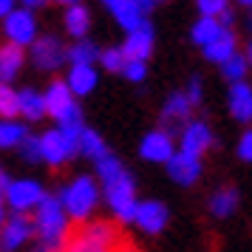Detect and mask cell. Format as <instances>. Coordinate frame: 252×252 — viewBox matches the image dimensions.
<instances>
[{
  "label": "cell",
  "mask_w": 252,
  "mask_h": 252,
  "mask_svg": "<svg viewBox=\"0 0 252 252\" xmlns=\"http://www.w3.org/2000/svg\"><path fill=\"white\" fill-rule=\"evenodd\" d=\"M235 3H241L244 9H247V6H252V0H235Z\"/></svg>",
  "instance_id": "obj_49"
},
{
  "label": "cell",
  "mask_w": 252,
  "mask_h": 252,
  "mask_svg": "<svg viewBox=\"0 0 252 252\" xmlns=\"http://www.w3.org/2000/svg\"><path fill=\"white\" fill-rule=\"evenodd\" d=\"M156 3H159V0H156Z\"/></svg>",
  "instance_id": "obj_50"
},
{
  "label": "cell",
  "mask_w": 252,
  "mask_h": 252,
  "mask_svg": "<svg viewBox=\"0 0 252 252\" xmlns=\"http://www.w3.org/2000/svg\"><path fill=\"white\" fill-rule=\"evenodd\" d=\"M247 29H252V6H247Z\"/></svg>",
  "instance_id": "obj_45"
},
{
  "label": "cell",
  "mask_w": 252,
  "mask_h": 252,
  "mask_svg": "<svg viewBox=\"0 0 252 252\" xmlns=\"http://www.w3.org/2000/svg\"><path fill=\"white\" fill-rule=\"evenodd\" d=\"M164 164H167V176H170L176 184H182V187H193V184L201 179V173H204L201 156L184 153V150H176Z\"/></svg>",
  "instance_id": "obj_12"
},
{
  "label": "cell",
  "mask_w": 252,
  "mask_h": 252,
  "mask_svg": "<svg viewBox=\"0 0 252 252\" xmlns=\"http://www.w3.org/2000/svg\"><path fill=\"white\" fill-rule=\"evenodd\" d=\"M111 12H114V20H116L119 26H122L125 32L136 29V26L142 23L145 17H148V14H145L142 9H139V3H136V0H119V3H116V6L111 9Z\"/></svg>",
  "instance_id": "obj_26"
},
{
  "label": "cell",
  "mask_w": 252,
  "mask_h": 252,
  "mask_svg": "<svg viewBox=\"0 0 252 252\" xmlns=\"http://www.w3.org/2000/svg\"><path fill=\"white\" fill-rule=\"evenodd\" d=\"M195 9L204 17H221V12L229 9V0H195Z\"/></svg>",
  "instance_id": "obj_35"
},
{
  "label": "cell",
  "mask_w": 252,
  "mask_h": 252,
  "mask_svg": "<svg viewBox=\"0 0 252 252\" xmlns=\"http://www.w3.org/2000/svg\"><path fill=\"white\" fill-rule=\"evenodd\" d=\"M29 133V125L14 119V116H0V150H12L17 148L23 136Z\"/></svg>",
  "instance_id": "obj_24"
},
{
  "label": "cell",
  "mask_w": 252,
  "mask_h": 252,
  "mask_svg": "<svg viewBox=\"0 0 252 252\" xmlns=\"http://www.w3.org/2000/svg\"><path fill=\"white\" fill-rule=\"evenodd\" d=\"M170 221V210L167 204H161L156 198H148V201H139L136 204V213H133V224H136L142 232L148 235H159L161 229L167 227Z\"/></svg>",
  "instance_id": "obj_13"
},
{
  "label": "cell",
  "mask_w": 252,
  "mask_h": 252,
  "mask_svg": "<svg viewBox=\"0 0 252 252\" xmlns=\"http://www.w3.org/2000/svg\"><path fill=\"white\" fill-rule=\"evenodd\" d=\"M238 159L241 161H250V164H252V127L238 139Z\"/></svg>",
  "instance_id": "obj_37"
},
{
  "label": "cell",
  "mask_w": 252,
  "mask_h": 252,
  "mask_svg": "<svg viewBox=\"0 0 252 252\" xmlns=\"http://www.w3.org/2000/svg\"><path fill=\"white\" fill-rule=\"evenodd\" d=\"M32 235H34V221L26 213L6 216L3 227H0V252H17Z\"/></svg>",
  "instance_id": "obj_9"
},
{
  "label": "cell",
  "mask_w": 252,
  "mask_h": 252,
  "mask_svg": "<svg viewBox=\"0 0 252 252\" xmlns=\"http://www.w3.org/2000/svg\"><path fill=\"white\" fill-rule=\"evenodd\" d=\"M23 6H29V9H40V6H46L48 0H20Z\"/></svg>",
  "instance_id": "obj_42"
},
{
  "label": "cell",
  "mask_w": 252,
  "mask_h": 252,
  "mask_svg": "<svg viewBox=\"0 0 252 252\" xmlns=\"http://www.w3.org/2000/svg\"><path fill=\"white\" fill-rule=\"evenodd\" d=\"M94 164H96V179H99L102 184H108L111 179H116L119 173H125V170H127V167H125V164H122L119 159H116L111 150H108L105 156H99V159L94 161Z\"/></svg>",
  "instance_id": "obj_29"
},
{
  "label": "cell",
  "mask_w": 252,
  "mask_h": 252,
  "mask_svg": "<svg viewBox=\"0 0 252 252\" xmlns=\"http://www.w3.org/2000/svg\"><path fill=\"white\" fill-rule=\"evenodd\" d=\"M0 116H17V91L9 82H0Z\"/></svg>",
  "instance_id": "obj_34"
},
{
  "label": "cell",
  "mask_w": 252,
  "mask_h": 252,
  "mask_svg": "<svg viewBox=\"0 0 252 252\" xmlns=\"http://www.w3.org/2000/svg\"><path fill=\"white\" fill-rule=\"evenodd\" d=\"M201 88H204V85H201V77H190V82H187V91H184V94H187V99H190V105H193V108H195V105H201V94H204Z\"/></svg>",
  "instance_id": "obj_36"
},
{
  "label": "cell",
  "mask_w": 252,
  "mask_h": 252,
  "mask_svg": "<svg viewBox=\"0 0 252 252\" xmlns=\"http://www.w3.org/2000/svg\"><path fill=\"white\" fill-rule=\"evenodd\" d=\"M17 150H20V159H23L26 164H40V161H43V150H40V136H34V133H26L23 142L17 145Z\"/></svg>",
  "instance_id": "obj_31"
},
{
  "label": "cell",
  "mask_w": 252,
  "mask_h": 252,
  "mask_svg": "<svg viewBox=\"0 0 252 252\" xmlns=\"http://www.w3.org/2000/svg\"><path fill=\"white\" fill-rule=\"evenodd\" d=\"M176 153V136L167 133L164 127H153L148 130L142 142H139V156L145 161H156V164H164Z\"/></svg>",
  "instance_id": "obj_10"
},
{
  "label": "cell",
  "mask_w": 252,
  "mask_h": 252,
  "mask_svg": "<svg viewBox=\"0 0 252 252\" xmlns=\"http://www.w3.org/2000/svg\"><path fill=\"white\" fill-rule=\"evenodd\" d=\"M99 3H102V6H108V9H114V6L119 3V0H99Z\"/></svg>",
  "instance_id": "obj_46"
},
{
  "label": "cell",
  "mask_w": 252,
  "mask_h": 252,
  "mask_svg": "<svg viewBox=\"0 0 252 252\" xmlns=\"http://www.w3.org/2000/svg\"><path fill=\"white\" fill-rule=\"evenodd\" d=\"M221 65V77H224V82H241L247 80V71H250V63H247V54H241V51H235V54H229L224 63H218Z\"/></svg>",
  "instance_id": "obj_28"
},
{
  "label": "cell",
  "mask_w": 252,
  "mask_h": 252,
  "mask_svg": "<svg viewBox=\"0 0 252 252\" xmlns=\"http://www.w3.org/2000/svg\"><path fill=\"white\" fill-rule=\"evenodd\" d=\"M14 6H17V0H0V20H3L6 14L12 12Z\"/></svg>",
  "instance_id": "obj_38"
},
{
  "label": "cell",
  "mask_w": 252,
  "mask_h": 252,
  "mask_svg": "<svg viewBox=\"0 0 252 252\" xmlns=\"http://www.w3.org/2000/svg\"><path fill=\"white\" fill-rule=\"evenodd\" d=\"M32 252H60V250H54V247H48V244H43V241H40Z\"/></svg>",
  "instance_id": "obj_43"
},
{
  "label": "cell",
  "mask_w": 252,
  "mask_h": 252,
  "mask_svg": "<svg viewBox=\"0 0 252 252\" xmlns=\"http://www.w3.org/2000/svg\"><path fill=\"white\" fill-rule=\"evenodd\" d=\"M116 241V229L111 224H105V221H85V227L74 235V238L65 241V247L63 252H114Z\"/></svg>",
  "instance_id": "obj_4"
},
{
  "label": "cell",
  "mask_w": 252,
  "mask_h": 252,
  "mask_svg": "<svg viewBox=\"0 0 252 252\" xmlns=\"http://www.w3.org/2000/svg\"><path fill=\"white\" fill-rule=\"evenodd\" d=\"M201 51H204L207 63H216V65H218V63H224L229 54H235V51H238V37H235V32H232L229 26H224V29H221V34H218L216 40H210Z\"/></svg>",
  "instance_id": "obj_19"
},
{
  "label": "cell",
  "mask_w": 252,
  "mask_h": 252,
  "mask_svg": "<svg viewBox=\"0 0 252 252\" xmlns=\"http://www.w3.org/2000/svg\"><path fill=\"white\" fill-rule=\"evenodd\" d=\"M43 99H46V116H54V119H57L65 108H71V105L77 102L65 80H51L48 82V88L43 91Z\"/></svg>",
  "instance_id": "obj_17"
},
{
  "label": "cell",
  "mask_w": 252,
  "mask_h": 252,
  "mask_svg": "<svg viewBox=\"0 0 252 252\" xmlns=\"http://www.w3.org/2000/svg\"><path fill=\"white\" fill-rule=\"evenodd\" d=\"M57 3H63V6H71V3H82V0H57Z\"/></svg>",
  "instance_id": "obj_48"
},
{
  "label": "cell",
  "mask_w": 252,
  "mask_h": 252,
  "mask_svg": "<svg viewBox=\"0 0 252 252\" xmlns=\"http://www.w3.org/2000/svg\"><path fill=\"white\" fill-rule=\"evenodd\" d=\"M221 29H224V23L218 20V17H198L193 23V32H190V40H193V46L204 48L210 40H216L218 34H221Z\"/></svg>",
  "instance_id": "obj_25"
},
{
  "label": "cell",
  "mask_w": 252,
  "mask_h": 252,
  "mask_svg": "<svg viewBox=\"0 0 252 252\" xmlns=\"http://www.w3.org/2000/svg\"><path fill=\"white\" fill-rule=\"evenodd\" d=\"M229 114L241 125L252 122V85L247 80L229 85Z\"/></svg>",
  "instance_id": "obj_15"
},
{
  "label": "cell",
  "mask_w": 252,
  "mask_h": 252,
  "mask_svg": "<svg viewBox=\"0 0 252 252\" xmlns=\"http://www.w3.org/2000/svg\"><path fill=\"white\" fill-rule=\"evenodd\" d=\"M68 63V48L54 34H43L32 43V65L43 74H54Z\"/></svg>",
  "instance_id": "obj_5"
},
{
  "label": "cell",
  "mask_w": 252,
  "mask_h": 252,
  "mask_svg": "<svg viewBox=\"0 0 252 252\" xmlns=\"http://www.w3.org/2000/svg\"><path fill=\"white\" fill-rule=\"evenodd\" d=\"M23 63H26L23 46H14V43L0 46V82H12L20 74Z\"/></svg>",
  "instance_id": "obj_22"
},
{
  "label": "cell",
  "mask_w": 252,
  "mask_h": 252,
  "mask_svg": "<svg viewBox=\"0 0 252 252\" xmlns=\"http://www.w3.org/2000/svg\"><path fill=\"white\" fill-rule=\"evenodd\" d=\"M65 82H68V88H71L74 96H88V94L96 88L99 74H96V68H94L91 63H71Z\"/></svg>",
  "instance_id": "obj_16"
},
{
  "label": "cell",
  "mask_w": 252,
  "mask_h": 252,
  "mask_svg": "<svg viewBox=\"0 0 252 252\" xmlns=\"http://www.w3.org/2000/svg\"><path fill=\"white\" fill-rule=\"evenodd\" d=\"M216 145V136H213V130L207 125L204 119H187L179 130V150L184 153H193V156H204L207 150Z\"/></svg>",
  "instance_id": "obj_8"
},
{
  "label": "cell",
  "mask_w": 252,
  "mask_h": 252,
  "mask_svg": "<svg viewBox=\"0 0 252 252\" xmlns=\"http://www.w3.org/2000/svg\"><path fill=\"white\" fill-rule=\"evenodd\" d=\"M125 51H122V46H116V48H99V65H102L105 71H111V74H122V65H125Z\"/></svg>",
  "instance_id": "obj_32"
},
{
  "label": "cell",
  "mask_w": 252,
  "mask_h": 252,
  "mask_svg": "<svg viewBox=\"0 0 252 252\" xmlns=\"http://www.w3.org/2000/svg\"><path fill=\"white\" fill-rule=\"evenodd\" d=\"M210 213L216 218H229L235 210H238L241 204V193H238V187H232V184H224V187H218L216 193L210 195Z\"/></svg>",
  "instance_id": "obj_20"
},
{
  "label": "cell",
  "mask_w": 252,
  "mask_h": 252,
  "mask_svg": "<svg viewBox=\"0 0 252 252\" xmlns=\"http://www.w3.org/2000/svg\"><path fill=\"white\" fill-rule=\"evenodd\" d=\"M102 193H105V201L111 207V213H114L119 221H125V224H133V213H136V182H133V176L130 173H119L116 179H111L108 184H102Z\"/></svg>",
  "instance_id": "obj_3"
},
{
  "label": "cell",
  "mask_w": 252,
  "mask_h": 252,
  "mask_svg": "<svg viewBox=\"0 0 252 252\" xmlns=\"http://www.w3.org/2000/svg\"><path fill=\"white\" fill-rule=\"evenodd\" d=\"M63 23H65V32L74 40H82V37H88V29H91V12L82 3H71V6H65Z\"/></svg>",
  "instance_id": "obj_23"
},
{
  "label": "cell",
  "mask_w": 252,
  "mask_h": 252,
  "mask_svg": "<svg viewBox=\"0 0 252 252\" xmlns=\"http://www.w3.org/2000/svg\"><path fill=\"white\" fill-rule=\"evenodd\" d=\"M153 48H156V32H153V26L145 17L136 29L127 32L125 43H122V51H125L127 60H150Z\"/></svg>",
  "instance_id": "obj_14"
},
{
  "label": "cell",
  "mask_w": 252,
  "mask_h": 252,
  "mask_svg": "<svg viewBox=\"0 0 252 252\" xmlns=\"http://www.w3.org/2000/svg\"><path fill=\"white\" fill-rule=\"evenodd\" d=\"M218 20H221V23H224V26H229V23H232V20H235V14H232V9H224V12H221V17H218Z\"/></svg>",
  "instance_id": "obj_40"
},
{
  "label": "cell",
  "mask_w": 252,
  "mask_h": 252,
  "mask_svg": "<svg viewBox=\"0 0 252 252\" xmlns=\"http://www.w3.org/2000/svg\"><path fill=\"white\" fill-rule=\"evenodd\" d=\"M136 3H139V9H142L145 14H150L153 12V6H156V0H136Z\"/></svg>",
  "instance_id": "obj_39"
},
{
  "label": "cell",
  "mask_w": 252,
  "mask_h": 252,
  "mask_svg": "<svg viewBox=\"0 0 252 252\" xmlns=\"http://www.w3.org/2000/svg\"><path fill=\"white\" fill-rule=\"evenodd\" d=\"M60 204L65 207L71 221H88L91 213L99 204V184L94 182L91 176H77L74 182H68L65 187H60Z\"/></svg>",
  "instance_id": "obj_2"
},
{
  "label": "cell",
  "mask_w": 252,
  "mask_h": 252,
  "mask_svg": "<svg viewBox=\"0 0 252 252\" xmlns=\"http://www.w3.org/2000/svg\"><path fill=\"white\" fill-rule=\"evenodd\" d=\"M9 182H12V179H9V176H6V170L0 167V195L6 193V187H9Z\"/></svg>",
  "instance_id": "obj_41"
},
{
  "label": "cell",
  "mask_w": 252,
  "mask_h": 252,
  "mask_svg": "<svg viewBox=\"0 0 252 252\" xmlns=\"http://www.w3.org/2000/svg\"><path fill=\"white\" fill-rule=\"evenodd\" d=\"M108 153V145H105V139L96 133V130H91V127H82L80 133V148H77V156H85V159H99V156H105Z\"/></svg>",
  "instance_id": "obj_27"
},
{
  "label": "cell",
  "mask_w": 252,
  "mask_h": 252,
  "mask_svg": "<svg viewBox=\"0 0 252 252\" xmlns=\"http://www.w3.org/2000/svg\"><path fill=\"white\" fill-rule=\"evenodd\" d=\"M17 114L23 116L26 122H37L46 116V99L37 88H20L17 91Z\"/></svg>",
  "instance_id": "obj_21"
},
{
  "label": "cell",
  "mask_w": 252,
  "mask_h": 252,
  "mask_svg": "<svg viewBox=\"0 0 252 252\" xmlns=\"http://www.w3.org/2000/svg\"><path fill=\"white\" fill-rule=\"evenodd\" d=\"M99 60V46H94L91 40H77L74 46L68 48V63H96Z\"/></svg>",
  "instance_id": "obj_30"
},
{
  "label": "cell",
  "mask_w": 252,
  "mask_h": 252,
  "mask_svg": "<svg viewBox=\"0 0 252 252\" xmlns=\"http://www.w3.org/2000/svg\"><path fill=\"white\" fill-rule=\"evenodd\" d=\"M3 221H6V201H3V195H0V227H3Z\"/></svg>",
  "instance_id": "obj_44"
},
{
  "label": "cell",
  "mask_w": 252,
  "mask_h": 252,
  "mask_svg": "<svg viewBox=\"0 0 252 252\" xmlns=\"http://www.w3.org/2000/svg\"><path fill=\"white\" fill-rule=\"evenodd\" d=\"M122 77L127 82H145L148 80V60H125V65H122Z\"/></svg>",
  "instance_id": "obj_33"
},
{
  "label": "cell",
  "mask_w": 252,
  "mask_h": 252,
  "mask_svg": "<svg viewBox=\"0 0 252 252\" xmlns=\"http://www.w3.org/2000/svg\"><path fill=\"white\" fill-rule=\"evenodd\" d=\"M190 114H193V105H190V99H187V94L176 91V94H170V96L164 99V105H161L159 127H164V130L173 133V136H179V130H182V125L190 119Z\"/></svg>",
  "instance_id": "obj_11"
},
{
  "label": "cell",
  "mask_w": 252,
  "mask_h": 252,
  "mask_svg": "<svg viewBox=\"0 0 252 252\" xmlns=\"http://www.w3.org/2000/svg\"><path fill=\"white\" fill-rule=\"evenodd\" d=\"M32 221H34L37 238L63 252L65 241H68L71 218H68V213H65V207L60 204L57 195H48V193L43 195V201L34 207V218H32Z\"/></svg>",
  "instance_id": "obj_1"
},
{
  "label": "cell",
  "mask_w": 252,
  "mask_h": 252,
  "mask_svg": "<svg viewBox=\"0 0 252 252\" xmlns=\"http://www.w3.org/2000/svg\"><path fill=\"white\" fill-rule=\"evenodd\" d=\"M43 195L46 190L37 179H12L3 193V201L6 207H12V213H32L43 201Z\"/></svg>",
  "instance_id": "obj_7"
},
{
  "label": "cell",
  "mask_w": 252,
  "mask_h": 252,
  "mask_svg": "<svg viewBox=\"0 0 252 252\" xmlns=\"http://www.w3.org/2000/svg\"><path fill=\"white\" fill-rule=\"evenodd\" d=\"M40 150H43V161L51 164V167H60V164H65L71 159L68 148H65V139H63V133L57 127L40 133Z\"/></svg>",
  "instance_id": "obj_18"
},
{
  "label": "cell",
  "mask_w": 252,
  "mask_h": 252,
  "mask_svg": "<svg viewBox=\"0 0 252 252\" xmlns=\"http://www.w3.org/2000/svg\"><path fill=\"white\" fill-rule=\"evenodd\" d=\"M247 63H250V68H252V43L247 46Z\"/></svg>",
  "instance_id": "obj_47"
},
{
  "label": "cell",
  "mask_w": 252,
  "mask_h": 252,
  "mask_svg": "<svg viewBox=\"0 0 252 252\" xmlns=\"http://www.w3.org/2000/svg\"><path fill=\"white\" fill-rule=\"evenodd\" d=\"M3 34H6V40L9 43H14V46H32L37 40V17L34 12L29 9V6H14L12 12L6 14L3 20Z\"/></svg>",
  "instance_id": "obj_6"
}]
</instances>
